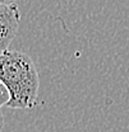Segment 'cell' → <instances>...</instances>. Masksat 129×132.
I'll return each instance as SVG.
<instances>
[{
	"label": "cell",
	"mask_w": 129,
	"mask_h": 132,
	"mask_svg": "<svg viewBox=\"0 0 129 132\" xmlns=\"http://www.w3.org/2000/svg\"><path fill=\"white\" fill-rule=\"evenodd\" d=\"M16 4V0H0V5H12Z\"/></svg>",
	"instance_id": "277c9868"
},
{
	"label": "cell",
	"mask_w": 129,
	"mask_h": 132,
	"mask_svg": "<svg viewBox=\"0 0 129 132\" xmlns=\"http://www.w3.org/2000/svg\"><path fill=\"white\" fill-rule=\"evenodd\" d=\"M3 127H4V116L0 112V132L3 131Z\"/></svg>",
	"instance_id": "5b68a950"
},
{
	"label": "cell",
	"mask_w": 129,
	"mask_h": 132,
	"mask_svg": "<svg viewBox=\"0 0 129 132\" xmlns=\"http://www.w3.org/2000/svg\"><path fill=\"white\" fill-rule=\"evenodd\" d=\"M21 13L17 4L0 5V52L8 50L17 36Z\"/></svg>",
	"instance_id": "7a4b0ae2"
},
{
	"label": "cell",
	"mask_w": 129,
	"mask_h": 132,
	"mask_svg": "<svg viewBox=\"0 0 129 132\" xmlns=\"http://www.w3.org/2000/svg\"><path fill=\"white\" fill-rule=\"evenodd\" d=\"M0 81L10 94L6 107L32 109L37 105L40 78L28 55L10 50L0 52Z\"/></svg>",
	"instance_id": "6da1fadb"
},
{
	"label": "cell",
	"mask_w": 129,
	"mask_h": 132,
	"mask_svg": "<svg viewBox=\"0 0 129 132\" xmlns=\"http://www.w3.org/2000/svg\"><path fill=\"white\" fill-rule=\"evenodd\" d=\"M10 100V94L6 89V86L0 81V108L3 105H6Z\"/></svg>",
	"instance_id": "3957f363"
}]
</instances>
